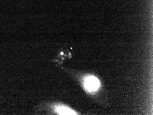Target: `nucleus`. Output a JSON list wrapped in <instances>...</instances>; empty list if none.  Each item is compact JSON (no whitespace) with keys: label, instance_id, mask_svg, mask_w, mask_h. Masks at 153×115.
I'll return each instance as SVG.
<instances>
[{"label":"nucleus","instance_id":"f257e3e1","mask_svg":"<svg viewBox=\"0 0 153 115\" xmlns=\"http://www.w3.org/2000/svg\"><path fill=\"white\" fill-rule=\"evenodd\" d=\"M83 85L87 91L89 92L95 91L100 87L99 80L94 76H88L84 80Z\"/></svg>","mask_w":153,"mask_h":115},{"label":"nucleus","instance_id":"f03ea898","mask_svg":"<svg viewBox=\"0 0 153 115\" xmlns=\"http://www.w3.org/2000/svg\"><path fill=\"white\" fill-rule=\"evenodd\" d=\"M54 110L59 115H77L78 113L70 108L63 105H57L54 108Z\"/></svg>","mask_w":153,"mask_h":115}]
</instances>
